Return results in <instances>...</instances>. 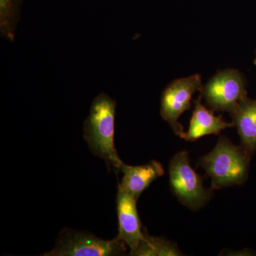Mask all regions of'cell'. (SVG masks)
I'll list each match as a JSON object with an SVG mask.
<instances>
[{
	"label": "cell",
	"instance_id": "cell-1",
	"mask_svg": "<svg viewBox=\"0 0 256 256\" xmlns=\"http://www.w3.org/2000/svg\"><path fill=\"white\" fill-rule=\"evenodd\" d=\"M116 101L107 94H98L92 100L84 124V139L94 156L105 161L108 169L120 172L124 162L114 146Z\"/></svg>",
	"mask_w": 256,
	"mask_h": 256
},
{
	"label": "cell",
	"instance_id": "cell-2",
	"mask_svg": "<svg viewBox=\"0 0 256 256\" xmlns=\"http://www.w3.org/2000/svg\"><path fill=\"white\" fill-rule=\"evenodd\" d=\"M250 156L244 146L220 137L214 149L202 156L200 164L212 180V188L220 190L245 182L248 176Z\"/></svg>",
	"mask_w": 256,
	"mask_h": 256
},
{
	"label": "cell",
	"instance_id": "cell-3",
	"mask_svg": "<svg viewBox=\"0 0 256 256\" xmlns=\"http://www.w3.org/2000/svg\"><path fill=\"white\" fill-rule=\"evenodd\" d=\"M127 245L117 237L105 240L90 232L62 229L54 248L44 256H116L124 255Z\"/></svg>",
	"mask_w": 256,
	"mask_h": 256
},
{
	"label": "cell",
	"instance_id": "cell-4",
	"mask_svg": "<svg viewBox=\"0 0 256 256\" xmlns=\"http://www.w3.org/2000/svg\"><path fill=\"white\" fill-rule=\"evenodd\" d=\"M169 176L172 190L184 206L197 210L210 201V192L204 188L202 178L190 165L188 152H180L171 160Z\"/></svg>",
	"mask_w": 256,
	"mask_h": 256
},
{
	"label": "cell",
	"instance_id": "cell-5",
	"mask_svg": "<svg viewBox=\"0 0 256 256\" xmlns=\"http://www.w3.org/2000/svg\"><path fill=\"white\" fill-rule=\"evenodd\" d=\"M201 92L212 110L230 114L247 97L245 79L236 69L218 72L202 88Z\"/></svg>",
	"mask_w": 256,
	"mask_h": 256
},
{
	"label": "cell",
	"instance_id": "cell-6",
	"mask_svg": "<svg viewBox=\"0 0 256 256\" xmlns=\"http://www.w3.org/2000/svg\"><path fill=\"white\" fill-rule=\"evenodd\" d=\"M202 88L201 76L195 74L174 80L162 92L160 114L180 138H182L185 132L178 122V118L190 108L192 96L196 92H201Z\"/></svg>",
	"mask_w": 256,
	"mask_h": 256
},
{
	"label": "cell",
	"instance_id": "cell-7",
	"mask_svg": "<svg viewBox=\"0 0 256 256\" xmlns=\"http://www.w3.org/2000/svg\"><path fill=\"white\" fill-rule=\"evenodd\" d=\"M138 200L124 188H118L116 210L118 220L117 238L129 248L130 254L137 248L144 236L137 208Z\"/></svg>",
	"mask_w": 256,
	"mask_h": 256
},
{
	"label": "cell",
	"instance_id": "cell-8",
	"mask_svg": "<svg viewBox=\"0 0 256 256\" xmlns=\"http://www.w3.org/2000/svg\"><path fill=\"white\" fill-rule=\"evenodd\" d=\"M120 172L124 174L119 188L130 193L138 200L153 182L164 174V168L159 162L151 161L140 166L122 164Z\"/></svg>",
	"mask_w": 256,
	"mask_h": 256
},
{
	"label": "cell",
	"instance_id": "cell-9",
	"mask_svg": "<svg viewBox=\"0 0 256 256\" xmlns=\"http://www.w3.org/2000/svg\"><path fill=\"white\" fill-rule=\"evenodd\" d=\"M202 96L195 100V107L188 131L184 133L183 139L195 141L208 134H217L226 128L233 127L234 124L226 122L220 116H216L213 111L202 105Z\"/></svg>",
	"mask_w": 256,
	"mask_h": 256
},
{
	"label": "cell",
	"instance_id": "cell-10",
	"mask_svg": "<svg viewBox=\"0 0 256 256\" xmlns=\"http://www.w3.org/2000/svg\"><path fill=\"white\" fill-rule=\"evenodd\" d=\"M230 114L242 146L248 152L254 154L256 152V99L246 97Z\"/></svg>",
	"mask_w": 256,
	"mask_h": 256
},
{
	"label": "cell",
	"instance_id": "cell-11",
	"mask_svg": "<svg viewBox=\"0 0 256 256\" xmlns=\"http://www.w3.org/2000/svg\"><path fill=\"white\" fill-rule=\"evenodd\" d=\"M134 256H176L181 252L173 242L163 238L151 236L144 230V236L137 248L130 254Z\"/></svg>",
	"mask_w": 256,
	"mask_h": 256
},
{
	"label": "cell",
	"instance_id": "cell-12",
	"mask_svg": "<svg viewBox=\"0 0 256 256\" xmlns=\"http://www.w3.org/2000/svg\"><path fill=\"white\" fill-rule=\"evenodd\" d=\"M23 0H0V35L13 42Z\"/></svg>",
	"mask_w": 256,
	"mask_h": 256
},
{
	"label": "cell",
	"instance_id": "cell-13",
	"mask_svg": "<svg viewBox=\"0 0 256 256\" xmlns=\"http://www.w3.org/2000/svg\"><path fill=\"white\" fill-rule=\"evenodd\" d=\"M255 64L256 65V60H255Z\"/></svg>",
	"mask_w": 256,
	"mask_h": 256
}]
</instances>
